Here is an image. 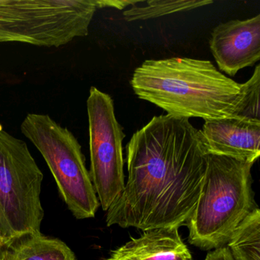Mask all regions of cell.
<instances>
[{
  "mask_svg": "<svg viewBox=\"0 0 260 260\" xmlns=\"http://www.w3.org/2000/svg\"><path fill=\"white\" fill-rule=\"evenodd\" d=\"M128 178L107 210V226L141 231L185 225L207 167L199 130L186 118L155 116L127 146Z\"/></svg>",
  "mask_w": 260,
  "mask_h": 260,
  "instance_id": "6da1fadb",
  "label": "cell"
},
{
  "mask_svg": "<svg viewBox=\"0 0 260 260\" xmlns=\"http://www.w3.org/2000/svg\"><path fill=\"white\" fill-rule=\"evenodd\" d=\"M131 86L138 98L167 115L205 121L232 117L242 95V84L211 61L188 57L145 60L134 72Z\"/></svg>",
  "mask_w": 260,
  "mask_h": 260,
  "instance_id": "7a4b0ae2",
  "label": "cell"
},
{
  "mask_svg": "<svg viewBox=\"0 0 260 260\" xmlns=\"http://www.w3.org/2000/svg\"><path fill=\"white\" fill-rule=\"evenodd\" d=\"M253 164L207 154V167L197 203L185 225L189 243L203 250L222 247L252 208Z\"/></svg>",
  "mask_w": 260,
  "mask_h": 260,
  "instance_id": "3957f363",
  "label": "cell"
},
{
  "mask_svg": "<svg viewBox=\"0 0 260 260\" xmlns=\"http://www.w3.org/2000/svg\"><path fill=\"white\" fill-rule=\"evenodd\" d=\"M97 10L96 0H0V43L68 45L88 36Z\"/></svg>",
  "mask_w": 260,
  "mask_h": 260,
  "instance_id": "277c9868",
  "label": "cell"
},
{
  "mask_svg": "<svg viewBox=\"0 0 260 260\" xmlns=\"http://www.w3.org/2000/svg\"><path fill=\"white\" fill-rule=\"evenodd\" d=\"M20 128L43 156L73 215L80 220L95 217L100 202L72 132L43 114H28Z\"/></svg>",
  "mask_w": 260,
  "mask_h": 260,
  "instance_id": "5b68a950",
  "label": "cell"
},
{
  "mask_svg": "<svg viewBox=\"0 0 260 260\" xmlns=\"http://www.w3.org/2000/svg\"><path fill=\"white\" fill-rule=\"evenodd\" d=\"M44 175L25 141L0 124V240L41 232ZM0 242V243H1Z\"/></svg>",
  "mask_w": 260,
  "mask_h": 260,
  "instance_id": "8992f818",
  "label": "cell"
},
{
  "mask_svg": "<svg viewBox=\"0 0 260 260\" xmlns=\"http://www.w3.org/2000/svg\"><path fill=\"white\" fill-rule=\"evenodd\" d=\"M90 175L100 205L107 211L125 185L122 142L125 135L115 117L112 97L95 86L86 102Z\"/></svg>",
  "mask_w": 260,
  "mask_h": 260,
  "instance_id": "52a82bcc",
  "label": "cell"
},
{
  "mask_svg": "<svg viewBox=\"0 0 260 260\" xmlns=\"http://www.w3.org/2000/svg\"><path fill=\"white\" fill-rule=\"evenodd\" d=\"M210 49L219 69L231 77L260 60V15L216 26Z\"/></svg>",
  "mask_w": 260,
  "mask_h": 260,
  "instance_id": "ba28073f",
  "label": "cell"
},
{
  "mask_svg": "<svg viewBox=\"0 0 260 260\" xmlns=\"http://www.w3.org/2000/svg\"><path fill=\"white\" fill-rule=\"evenodd\" d=\"M199 138L207 154L254 164L260 156V121L229 118L206 121Z\"/></svg>",
  "mask_w": 260,
  "mask_h": 260,
  "instance_id": "9c48e42d",
  "label": "cell"
},
{
  "mask_svg": "<svg viewBox=\"0 0 260 260\" xmlns=\"http://www.w3.org/2000/svg\"><path fill=\"white\" fill-rule=\"evenodd\" d=\"M108 260H194L178 228L148 230L112 251Z\"/></svg>",
  "mask_w": 260,
  "mask_h": 260,
  "instance_id": "30bf717a",
  "label": "cell"
},
{
  "mask_svg": "<svg viewBox=\"0 0 260 260\" xmlns=\"http://www.w3.org/2000/svg\"><path fill=\"white\" fill-rule=\"evenodd\" d=\"M0 260H77L62 240L41 232H28L0 243Z\"/></svg>",
  "mask_w": 260,
  "mask_h": 260,
  "instance_id": "8fae6325",
  "label": "cell"
},
{
  "mask_svg": "<svg viewBox=\"0 0 260 260\" xmlns=\"http://www.w3.org/2000/svg\"><path fill=\"white\" fill-rule=\"evenodd\" d=\"M234 260H260V210L253 208L226 243Z\"/></svg>",
  "mask_w": 260,
  "mask_h": 260,
  "instance_id": "7c38bea8",
  "label": "cell"
},
{
  "mask_svg": "<svg viewBox=\"0 0 260 260\" xmlns=\"http://www.w3.org/2000/svg\"><path fill=\"white\" fill-rule=\"evenodd\" d=\"M213 1L205 0H151L144 7L134 6L123 13L127 22L148 20L162 17L167 15L189 11L199 7L211 5Z\"/></svg>",
  "mask_w": 260,
  "mask_h": 260,
  "instance_id": "4fadbf2b",
  "label": "cell"
},
{
  "mask_svg": "<svg viewBox=\"0 0 260 260\" xmlns=\"http://www.w3.org/2000/svg\"><path fill=\"white\" fill-rule=\"evenodd\" d=\"M260 66L257 65L251 78L242 84V95L233 118L260 121Z\"/></svg>",
  "mask_w": 260,
  "mask_h": 260,
  "instance_id": "5bb4252c",
  "label": "cell"
},
{
  "mask_svg": "<svg viewBox=\"0 0 260 260\" xmlns=\"http://www.w3.org/2000/svg\"><path fill=\"white\" fill-rule=\"evenodd\" d=\"M97 7L100 8H115L117 10H123L126 7H134L137 4L143 3L142 1H124V0H96Z\"/></svg>",
  "mask_w": 260,
  "mask_h": 260,
  "instance_id": "9a60e30c",
  "label": "cell"
},
{
  "mask_svg": "<svg viewBox=\"0 0 260 260\" xmlns=\"http://www.w3.org/2000/svg\"><path fill=\"white\" fill-rule=\"evenodd\" d=\"M205 260H234V258L228 248L222 246L208 253Z\"/></svg>",
  "mask_w": 260,
  "mask_h": 260,
  "instance_id": "2e32d148",
  "label": "cell"
},
{
  "mask_svg": "<svg viewBox=\"0 0 260 260\" xmlns=\"http://www.w3.org/2000/svg\"><path fill=\"white\" fill-rule=\"evenodd\" d=\"M0 242H1V240H0Z\"/></svg>",
  "mask_w": 260,
  "mask_h": 260,
  "instance_id": "e0dca14e",
  "label": "cell"
}]
</instances>
